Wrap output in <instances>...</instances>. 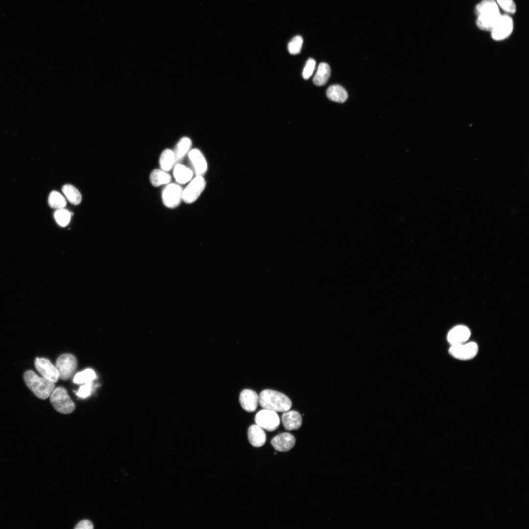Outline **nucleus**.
<instances>
[{"mask_svg":"<svg viewBox=\"0 0 529 529\" xmlns=\"http://www.w3.org/2000/svg\"><path fill=\"white\" fill-rule=\"evenodd\" d=\"M96 378L95 371L90 368L86 369L76 374L73 381L76 384H83L92 382Z\"/></svg>","mask_w":529,"mask_h":529,"instance_id":"26","label":"nucleus"},{"mask_svg":"<svg viewBox=\"0 0 529 529\" xmlns=\"http://www.w3.org/2000/svg\"><path fill=\"white\" fill-rule=\"evenodd\" d=\"M478 351V345L475 342L451 345L449 349V353L451 356L462 361H467L474 358Z\"/></svg>","mask_w":529,"mask_h":529,"instance_id":"7","label":"nucleus"},{"mask_svg":"<svg viewBox=\"0 0 529 529\" xmlns=\"http://www.w3.org/2000/svg\"><path fill=\"white\" fill-rule=\"evenodd\" d=\"M316 62L313 58H309L306 62L302 72L303 77L308 79L312 75L315 69Z\"/></svg>","mask_w":529,"mask_h":529,"instance_id":"31","label":"nucleus"},{"mask_svg":"<svg viewBox=\"0 0 529 529\" xmlns=\"http://www.w3.org/2000/svg\"><path fill=\"white\" fill-rule=\"evenodd\" d=\"M206 185L202 176H196L183 190L182 200L187 204L193 203L204 191Z\"/></svg>","mask_w":529,"mask_h":529,"instance_id":"6","label":"nucleus"},{"mask_svg":"<svg viewBox=\"0 0 529 529\" xmlns=\"http://www.w3.org/2000/svg\"><path fill=\"white\" fill-rule=\"evenodd\" d=\"M35 367L37 371L42 377L56 383L59 379L58 370L49 360L44 358H36L35 360Z\"/></svg>","mask_w":529,"mask_h":529,"instance_id":"11","label":"nucleus"},{"mask_svg":"<svg viewBox=\"0 0 529 529\" xmlns=\"http://www.w3.org/2000/svg\"><path fill=\"white\" fill-rule=\"evenodd\" d=\"M175 163L173 151L166 149L162 152L159 159V165L162 170L166 172L170 171Z\"/></svg>","mask_w":529,"mask_h":529,"instance_id":"22","label":"nucleus"},{"mask_svg":"<svg viewBox=\"0 0 529 529\" xmlns=\"http://www.w3.org/2000/svg\"><path fill=\"white\" fill-rule=\"evenodd\" d=\"M513 28L512 19L507 15H501L498 21L490 31L492 38L497 41L507 38Z\"/></svg>","mask_w":529,"mask_h":529,"instance_id":"9","label":"nucleus"},{"mask_svg":"<svg viewBox=\"0 0 529 529\" xmlns=\"http://www.w3.org/2000/svg\"><path fill=\"white\" fill-rule=\"evenodd\" d=\"M191 145L192 141L188 137H183L179 141L173 151L176 162H179L183 159Z\"/></svg>","mask_w":529,"mask_h":529,"instance_id":"21","label":"nucleus"},{"mask_svg":"<svg viewBox=\"0 0 529 529\" xmlns=\"http://www.w3.org/2000/svg\"><path fill=\"white\" fill-rule=\"evenodd\" d=\"M240 402L241 407L248 412L254 411L259 404V396L254 390L245 389L240 395Z\"/></svg>","mask_w":529,"mask_h":529,"instance_id":"15","label":"nucleus"},{"mask_svg":"<svg viewBox=\"0 0 529 529\" xmlns=\"http://www.w3.org/2000/svg\"><path fill=\"white\" fill-rule=\"evenodd\" d=\"M71 216V213L64 208L56 209L54 213L56 222L61 227H65L69 224Z\"/></svg>","mask_w":529,"mask_h":529,"instance_id":"27","label":"nucleus"},{"mask_svg":"<svg viewBox=\"0 0 529 529\" xmlns=\"http://www.w3.org/2000/svg\"><path fill=\"white\" fill-rule=\"evenodd\" d=\"M255 421L256 424L268 431L276 430L280 425V419L277 413L264 409L256 414Z\"/></svg>","mask_w":529,"mask_h":529,"instance_id":"10","label":"nucleus"},{"mask_svg":"<svg viewBox=\"0 0 529 529\" xmlns=\"http://www.w3.org/2000/svg\"><path fill=\"white\" fill-rule=\"evenodd\" d=\"M93 390V384L92 381L85 383L77 391H75V393L79 397L85 398L91 395Z\"/></svg>","mask_w":529,"mask_h":529,"instance_id":"30","label":"nucleus"},{"mask_svg":"<svg viewBox=\"0 0 529 529\" xmlns=\"http://www.w3.org/2000/svg\"><path fill=\"white\" fill-rule=\"evenodd\" d=\"M295 443L293 435L289 433H284L273 437L271 444L273 448L280 452H287L291 450Z\"/></svg>","mask_w":529,"mask_h":529,"instance_id":"14","label":"nucleus"},{"mask_svg":"<svg viewBox=\"0 0 529 529\" xmlns=\"http://www.w3.org/2000/svg\"><path fill=\"white\" fill-rule=\"evenodd\" d=\"M193 173L192 169L180 164L175 165L173 170V175L175 180L181 184H184L190 181L192 177Z\"/></svg>","mask_w":529,"mask_h":529,"instance_id":"19","label":"nucleus"},{"mask_svg":"<svg viewBox=\"0 0 529 529\" xmlns=\"http://www.w3.org/2000/svg\"><path fill=\"white\" fill-rule=\"evenodd\" d=\"M303 40L300 36H296L289 42L288 49L291 54H297L300 52Z\"/></svg>","mask_w":529,"mask_h":529,"instance_id":"28","label":"nucleus"},{"mask_svg":"<svg viewBox=\"0 0 529 529\" xmlns=\"http://www.w3.org/2000/svg\"><path fill=\"white\" fill-rule=\"evenodd\" d=\"M55 366L58 372L59 378L67 380L73 375L76 369L77 360L72 354H63L57 359Z\"/></svg>","mask_w":529,"mask_h":529,"instance_id":"5","label":"nucleus"},{"mask_svg":"<svg viewBox=\"0 0 529 529\" xmlns=\"http://www.w3.org/2000/svg\"><path fill=\"white\" fill-rule=\"evenodd\" d=\"M149 179L152 185L159 187L168 184L171 180V176L167 172L159 169H155L150 174Z\"/></svg>","mask_w":529,"mask_h":529,"instance_id":"23","label":"nucleus"},{"mask_svg":"<svg viewBox=\"0 0 529 529\" xmlns=\"http://www.w3.org/2000/svg\"><path fill=\"white\" fill-rule=\"evenodd\" d=\"M259 403L264 409L275 412L287 411L292 406L291 400L286 395L271 389H264L260 393Z\"/></svg>","mask_w":529,"mask_h":529,"instance_id":"2","label":"nucleus"},{"mask_svg":"<svg viewBox=\"0 0 529 529\" xmlns=\"http://www.w3.org/2000/svg\"><path fill=\"white\" fill-rule=\"evenodd\" d=\"M471 332L464 325H458L452 329L448 334L447 340L451 345L465 343L469 338Z\"/></svg>","mask_w":529,"mask_h":529,"instance_id":"13","label":"nucleus"},{"mask_svg":"<svg viewBox=\"0 0 529 529\" xmlns=\"http://www.w3.org/2000/svg\"><path fill=\"white\" fill-rule=\"evenodd\" d=\"M190 162L192 168V171L196 176H203L208 169L206 160L201 151L193 148L188 153Z\"/></svg>","mask_w":529,"mask_h":529,"instance_id":"12","label":"nucleus"},{"mask_svg":"<svg viewBox=\"0 0 529 529\" xmlns=\"http://www.w3.org/2000/svg\"><path fill=\"white\" fill-rule=\"evenodd\" d=\"M50 402L54 409L61 413H71L75 409L74 403L63 387L54 388L50 395Z\"/></svg>","mask_w":529,"mask_h":529,"instance_id":"4","label":"nucleus"},{"mask_svg":"<svg viewBox=\"0 0 529 529\" xmlns=\"http://www.w3.org/2000/svg\"><path fill=\"white\" fill-rule=\"evenodd\" d=\"M476 24L483 30L491 31L500 14L497 2L494 0H482L476 7Z\"/></svg>","mask_w":529,"mask_h":529,"instance_id":"1","label":"nucleus"},{"mask_svg":"<svg viewBox=\"0 0 529 529\" xmlns=\"http://www.w3.org/2000/svg\"><path fill=\"white\" fill-rule=\"evenodd\" d=\"M326 95L331 100L338 103L344 102L348 98L347 92L339 85L330 86L326 91Z\"/></svg>","mask_w":529,"mask_h":529,"instance_id":"18","label":"nucleus"},{"mask_svg":"<svg viewBox=\"0 0 529 529\" xmlns=\"http://www.w3.org/2000/svg\"><path fill=\"white\" fill-rule=\"evenodd\" d=\"M248 438L250 444L255 447L263 446L266 439L264 430L257 424H253L249 427L248 430Z\"/></svg>","mask_w":529,"mask_h":529,"instance_id":"17","label":"nucleus"},{"mask_svg":"<svg viewBox=\"0 0 529 529\" xmlns=\"http://www.w3.org/2000/svg\"><path fill=\"white\" fill-rule=\"evenodd\" d=\"M282 421L285 428L289 431L298 429L302 425V417L300 414L295 410H288L284 412L282 416Z\"/></svg>","mask_w":529,"mask_h":529,"instance_id":"16","label":"nucleus"},{"mask_svg":"<svg viewBox=\"0 0 529 529\" xmlns=\"http://www.w3.org/2000/svg\"><path fill=\"white\" fill-rule=\"evenodd\" d=\"M330 74L331 69L329 65L324 62L320 63L313 79L314 84L318 86L325 85L328 80Z\"/></svg>","mask_w":529,"mask_h":529,"instance_id":"20","label":"nucleus"},{"mask_svg":"<svg viewBox=\"0 0 529 529\" xmlns=\"http://www.w3.org/2000/svg\"><path fill=\"white\" fill-rule=\"evenodd\" d=\"M92 523L88 520H83L79 522L75 527V529H93Z\"/></svg>","mask_w":529,"mask_h":529,"instance_id":"32","label":"nucleus"},{"mask_svg":"<svg viewBox=\"0 0 529 529\" xmlns=\"http://www.w3.org/2000/svg\"><path fill=\"white\" fill-rule=\"evenodd\" d=\"M62 191L71 203L74 205L80 204L82 199L81 194L73 186L70 184L65 185L63 186Z\"/></svg>","mask_w":529,"mask_h":529,"instance_id":"24","label":"nucleus"},{"mask_svg":"<svg viewBox=\"0 0 529 529\" xmlns=\"http://www.w3.org/2000/svg\"><path fill=\"white\" fill-rule=\"evenodd\" d=\"M26 386L38 398L46 399L51 395L55 388V383L37 375L33 371L28 370L24 374Z\"/></svg>","mask_w":529,"mask_h":529,"instance_id":"3","label":"nucleus"},{"mask_svg":"<svg viewBox=\"0 0 529 529\" xmlns=\"http://www.w3.org/2000/svg\"><path fill=\"white\" fill-rule=\"evenodd\" d=\"M48 202L51 208L56 209L64 208L67 204L65 197L60 192L55 191L50 193Z\"/></svg>","mask_w":529,"mask_h":529,"instance_id":"25","label":"nucleus"},{"mask_svg":"<svg viewBox=\"0 0 529 529\" xmlns=\"http://www.w3.org/2000/svg\"><path fill=\"white\" fill-rule=\"evenodd\" d=\"M182 188L178 184L170 183L163 189L162 193L164 205L168 208H175L182 200Z\"/></svg>","mask_w":529,"mask_h":529,"instance_id":"8","label":"nucleus"},{"mask_svg":"<svg viewBox=\"0 0 529 529\" xmlns=\"http://www.w3.org/2000/svg\"><path fill=\"white\" fill-rule=\"evenodd\" d=\"M498 5L505 12L513 14L516 12V7L513 0H496Z\"/></svg>","mask_w":529,"mask_h":529,"instance_id":"29","label":"nucleus"}]
</instances>
